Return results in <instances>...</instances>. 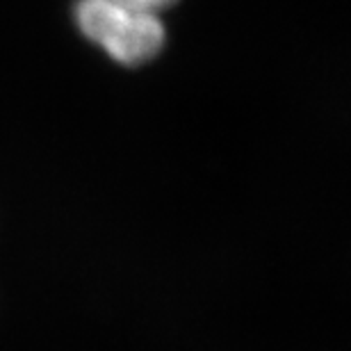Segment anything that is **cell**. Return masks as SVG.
Segmentation results:
<instances>
[{
	"mask_svg": "<svg viewBox=\"0 0 351 351\" xmlns=\"http://www.w3.org/2000/svg\"><path fill=\"white\" fill-rule=\"evenodd\" d=\"M75 21L91 44L125 66L151 62L162 51L167 39L158 12L117 0H78Z\"/></svg>",
	"mask_w": 351,
	"mask_h": 351,
	"instance_id": "obj_1",
	"label": "cell"
},
{
	"mask_svg": "<svg viewBox=\"0 0 351 351\" xmlns=\"http://www.w3.org/2000/svg\"><path fill=\"white\" fill-rule=\"evenodd\" d=\"M117 3H123V5H132V7H142V10H149V12H162L165 7H169L173 0H117Z\"/></svg>",
	"mask_w": 351,
	"mask_h": 351,
	"instance_id": "obj_2",
	"label": "cell"
}]
</instances>
